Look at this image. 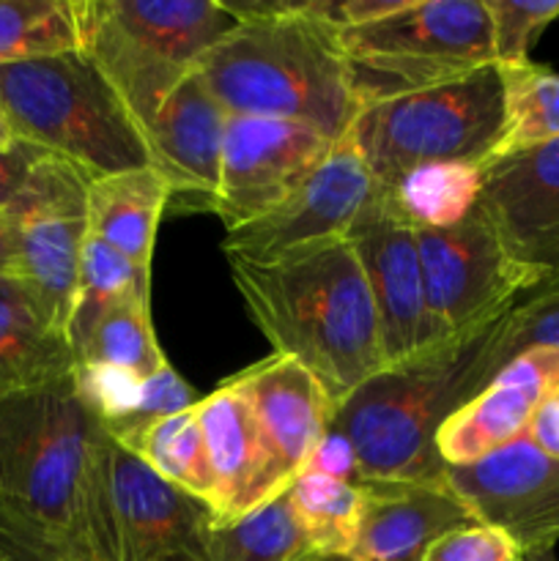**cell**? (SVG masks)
Instances as JSON below:
<instances>
[{"label": "cell", "mask_w": 559, "mask_h": 561, "mask_svg": "<svg viewBox=\"0 0 559 561\" xmlns=\"http://www.w3.org/2000/svg\"><path fill=\"white\" fill-rule=\"evenodd\" d=\"M414 233L425 305L444 340L488 327L515 305V296L540 285L510 255L480 203L453 228Z\"/></svg>", "instance_id": "obj_9"}, {"label": "cell", "mask_w": 559, "mask_h": 561, "mask_svg": "<svg viewBox=\"0 0 559 561\" xmlns=\"http://www.w3.org/2000/svg\"><path fill=\"white\" fill-rule=\"evenodd\" d=\"M515 561H557V557H554V548H548V551H521Z\"/></svg>", "instance_id": "obj_40"}, {"label": "cell", "mask_w": 559, "mask_h": 561, "mask_svg": "<svg viewBox=\"0 0 559 561\" xmlns=\"http://www.w3.org/2000/svg\"><path fill=\"white\" fill-rule=\"evenodd\" d=\"M11 140H14V131H11L9 121H5L3 107H0V146H9Z\"/></svg>", "instance_id": "obj_41"}, {"label": "cell", "mask_w": 559, "mask_h": 561, "mask_svg": "<svg viewBox=\"0 0 559 561\" xmlns=\"http://www.w3.org/2000/svg\"><path fill=\"white\" fill-rule=\"evenodd\" d=\"M0 561H88L47 531L0 510Z\"/></svg>", "instance_id": "obj_36"}, {"label": "cell", "mask_w": 559, "mask_h": 561, "mask_svg": "<svg viewBox=\"0 0 559 561\" xmlns=\"http://www.w3.org/2000/svg\"><path fill=\"white\" fill-rule=\"evenodd\" d=\"M312 561H354V559H349V557H318Z\"/></svg>", "instance_id": "obj_42"}, {"label": "cell", "mask_w": 559, "mask_h": 561, "mask_svg": "<svg viewBox=\"0 0 559 561\" xmlns=\"http://www.w3.org/2000/svg\"><path fill=\"white\" fill-rule=\"evenodd\" d=\"M526 438L543 455L559 460V387L540 400L526 427Z\"/></svg>", "instance_id": "obj_38"}, {"label": "cell", "mask_w": 559, "mask_h": 561, "mask_svg": "<svg viewBox=\"0 0 559 561\" xmlns=\"http://www.w3.org/2000/svg\"><path fill=\"white\" fill-rule=\"evenodd\" d=\"M228 263L274 354L310 370L334 411L387 367L370 288L349 239L299 247L272 263Z\"/></svg>", "instance_id": "obj_2"}, {"label": "cell", "mask_w": 559, "mask_h": 561, "mask_svg": "<svg viewBox=\"0 0 559 561\" xmlns=\"http://www.w3.org/2000/svg\"><path fill=\"white\" fill-rule=\"evenodd\" d=\"M559 387V351H526L504 365L475 400L455 411L436 436L444 466H471L526 436L532 414Z\"/></svg>", "instance_id": "obj_19"}, {"label": "cell", "mask_w": 559, "mask_h": 561, "mask_svg": "<svg viewBox=\"0 0 559 561\" xmlns=\"http://www.w3.org/2000/svg\"><path fill=\"white\" fill-rule=\"evenodd\" d=\"M518 553L521 548L502 529L475 524L438 537L422 561H515Z\"/></svg>", "instance_id": "obj_35"}, {"label": "cell", "mask_w": 559, "mask_h": 561, "mask_svg": "<svg viewBox=\"0 0 559 561\" xmlns=\"http://www.w3.org/2000/svg\"><path fill=\"white\" fill-rule=\"evenodd\" d=\"M0 510L88 561H121L113 438L77 392L75 373L0 398Z\"/></svg>", "instance_id": "obj_1"}, {"label": "cell", "mask_w": 559, "mask_h": 561, "mask_svg": "<svg viewBox=\"0 0 559 561\" xmlns=\"http://www.w3.org/2000/svg\"><path fill=\"white\" fill-rule=\"evenodd\" d=\"M236 16L197 64L228 115L290 121L340 142L360 115L340 31L305 11V0H236Z\"/></svg>", "instance_id": "obj_3"}, {"label": "cell", "mask_w": 559, "mask_h": 561, "mask_svg": "<svg viewBox=\"0 0 559 561\" xmlns=\"http://www.w3.org/2000/svg\"><path fill=\"white\" fill-rule=\"evenodd\" d=\"M338 142L290 121L228 115L214 211L236 230L272 211Z\"/></svg>", "instance_id": "obj_11"}, {"label": "cell", "mask_w": 559, "mask_h": 561, "mask_svg": "<svg viewBox=\"0 0 559 561\" xmlns=\"http://www.w3.org/2000/svg\"><path fill=\"white\" fill-rule=\"evenodd\" d=\"M113 513L121 561H208L212 507L115 442Z\"/></svg>", "instance_id": "obj_14"}, {"label": "cell", "mask_w": 559, "mask_h": 561, "mask_svg": "<svg viewBox=\"0 0 559 561\" xmlns=\"http://www.w3.org/2000/svg\"><path fill=\"white\" fill-rule=\"evenodd\" d=\"M225 383H230L255 414L269 453L272 491L280 496L310 469L332 425V400L310 370L283 354L250 365Z\"/></svg>", "instance_id": "obj_15"}, {"label": "cell", "mask_w": 559, "mask_h": 561, "mask_svg": "<svg viewBox=\"0 0 559 561\" xmlns=\"http://www.w3.org/2000/svg\"><path fill=\"white\" fill-rule=\"evenodd\" d=\"M208 561H312L316 548L301 531L288 493L263 507L214 526L206 546Z\"/></svg>", "instance_id": "obj_27"}, {"label": "cell", "mask_w": 559, "mask_h": 561, "mask_svg": "<svg viewBox=\"0 0 559 561\" xmlns=\"http://www.w3.org/2000/svg\"><path fill=\"white\" fill-rule=\"evenodd\" d=\"M192 405H197L195 392L186 387L184 378H181L168 362V365L159 367L151 378H142L140 398H137L135 409H132L124 420L104 427V433H107L115 444L129 449L132 444H135L142 433L151 431L157 422L181 414V411H190Z\"/></svg>", "instance_id": "obj_34"}, {"label": "cell", "mask_w": 559, "mask_h": 561, "mask_svg": "<svg viewBox=\"0 0 559 561\" xmlns=\"http://www.w3.org/2000/svg\"><path fill=\"white\" fill-rule=\"evenodd\" d=\"M480 206L537 283L559 277V140L486 164Z\"/></svg>", "instance_id": "obj_16"}, {"label": "cell", "mask_w": 559, "mask_h": 561, "mask_svg": "<svg viewBox=\"0 0 559 561\" xmlns=\"http://www.w3.org/2000/svg\"><path fill=\"white\" fill-rule=\"evenodd\" d=\"M444 480L480 524L502 529L521 551L559 542V460L526 436L471 466H447Z\"/></svg>", "instance_id": "obj_12"}, {"label": "cell", "mask_w": 559, "mask_h": 561, "mask_svg": "<svg viewBox=\"0 0 559 561\" xmlns=\"http://www.w3.org/2000/svg\"><path fill=\"white\" fill-rule=\"evenodd\" d=\"M214 480V526L230 524L263 507L272 491L269 453L247 400L230 383L206 394L195 405Z\"/></svg>", "instance_id": "obj_20"}, {"label": "cell", "mask_w": 559, "mask_h": 561, "mask_svg": "<svg viewBox=\"0 0 559 561\" xmlns=\"http://www.w3.org/2000/svg\"><path fill=\"white\" fill-rule=\"evenodd\" d=\"M285 493L318 557H349L360 529V485L307 469Z\"/></svg>", "instance_id": "obj_28"}, {"label": "cell", "mask_w": 559, "mask_h": 561, "mask_svg": "<svg viewBox=\"0 0 559 561\" xmlns=\"http://www.w3.org/2000/svg\"><path fill=\"white\" fill-rule=\"evenodd\" d=\"M557 348L559 351V277L532 288V296L515 301L504 312L493 340V370H502L526 351Z\"/></svg>", "instance_id": "obj_32"}, {"label": "cell", "mask_w": 559, "mask_h": 561, "mask_svg": "<svg viewBox=\"0 0 559 561\" xmlns=\"http://www.w3.org/2000/svg\"><path fill=\"white\" fill-rule=\"evenodd\" d=\"M345 239L367 277L387 367L442 343L425 305L417 233L387 211L381 192L376 190Z\"/></svg>", "instance_id": "obj_13"}, {"label": "cell", "mask_w": 559, "mask_h": 561, "mask_svg": "<svg viewBox=\"0 0 559 561\" xmlns=\"http://www.w3.org/2000/svg\"><path fill=\"white\" fill-rule=\"evenodd\" d=\"M16 228L14 279L33 299L44 321L69 337L80 299V261L85 219H27Z\"/></svg>", "instance_id": "obj_21"}, {"label": "cell", "mask_w": 559, "mask_h": 561, "mask_svg": "<svg viewBox=\"0 0 559 561\" xmlns=\"http://www.w3.org/2000/svg\"><path fill=\"white\" fill-rule=\"evenodd\" d=\"M356 485L362 515L349 553L354 561H422L438 537L480 524L447 482L362 480Z\"/></svg>", "instance_id": "obj_18"}, {"label": "cell", "mask_w": 559, "mask_h": 561, "mask_svg": "<svg viewBox=\"0 0 559 561\" xmlns=\"http://www.w3.org/2000/svg\"><path fill=\"white\" fill-rule=\"evenodd\" d=\"M49 151L33 146V142L14 140L9 146H0V211H9L11 203L20 197V192L25 190L27 179L36 170V164L47 157Z\"/></svg>", "instance_id": "obj_37"}, {"label": "cell", "mask_w": 559, "mask_h": 561, "mask_svg": "<svg viewBox=\"0 0 559 561\" xmlns=\"http://www.w3.org/2000/svg\"><path fill=\"white\" fill-rule=\"evenodd\" d=\"M499 66V64H497ZM504 85V126L488 164L559 140V75L548 66H499Z\"/></svg>", "instance_id": "obj_26"}, {"label": "cell", "mask_w": 559, "mask_h": 561, "mask_svg": "<svg viewBox=\"0 0 559 561\" xmlns=\"http://www.w3.org/2000/svg\"><path fill=\"white\" fill-rule=\"evenodd\" d=\"M124 296L151 299V274L140 272L124 252L104 239L85 233L80 261V299L71 318L69 343L75 345L88 332V327Z\"/></svg>", "instance_id": "obj_31"}, {"label": "cell", "mask_w": 559, "mask_h": 561, "mask_svg": "<svg viewBox=\"0 0 559 561\" xmlns=\"http://www.w3.org/2000/svg\"><path fill=\"white\" fill-rule=\"evenodd\" d=\"M0 107L14 137L66 159L91 181L151 168L146 135L82 49L0 66Z\"/></svg>", "instance_id": "obj_5"}, {"label": "cell", "mask_w": 559, "mask_h": 561, "mask_svg": "<svg viewBox=\"0 0 559 561\" xmlns=\"http://www.w3.org/2000/svg\"><path fill=\"white\" fill-rule=\"evenodd\" d=\"M75 16L80 49L146 137L164 99L239 22L217 0H75Z\"/></svg>", "instance_id": "obj_6"}, {"label": "cell", "mask_w": 559, "mask_h": 561, "mask_svg": "<svg viewBox=\"0 0 559 561\" xmlns=\"http://www.w3.org/2000/svg\"><path fill=\"white\" fill-rule=\"evenodd\" d=\"M376 190L378 181L343 137L272 211L228 230L223 241L225 255L247 263H272L299 247L345 239Z\"/></svg>", "instance_id": "obj_10"}, {"label": "cell", "mask_w": 559, "mask_h": 561, "mask_svg": "<svg viewBox=\"0 0 559 561\" xmlns=\"http://www.w3.org/2000/svg\"><path fill=\"white\" fill-rule=\"evenodd\" d=\"M75 367L69 337L44 321L20 279L0 277V398L47 387Z\"/></svg>", "instance_id": "obj_23"}, {"label": "cell", "mask_w": 559, "mask_h": 561, "mask_svg": "<svg viewBox=\"0 0 559 561\" xmlns=\"http://www.w3.org/2000/svg\"><path fill=\"white\" fill-rule=\"evenodd\" d=\"M387 211L411 230L453 228L469 217L482 195V168L460 162L422 164L378 184Z\"/></svg>", "instance_id": "obj_24"}, {"label": "cell", "mask_w": 559, "mask_h": 561, "mask_svg": "<svg viewBox=\"0 0 559 561\" xmlns=\"http://www.w3.org/2000/svg\"><path fill=\"white\" fill-rule=\"evenodd\" d=\"M502 318L384 367L334 411L329 431L349 442L356 482H447L436 436L497 378L491 351Z\"/></svg>", "instance_id": "obj_4"}, {"label": "cell", "mask_w": 559, "mask_h": 561, "mask_svg": "<svg viewBox=\"0 0 559 561\" xmlns=\"http://www.w3.org/2000/svg\"><path fill=\"white\" fill-rule=\"evenodd\" d=\"M77 365L110 367L151 378L168 365L151 327V299L124 296L113 301L75 345Z\"/></svg>", "instance_id": "obj_25"}, {"label": "cell", "mask_w": 559, "mask_h": 561, "mask_svg": "<svg viewBox=\"0 0 559 561\" xmlns=\"http://www.w3.org/2000/svg\"><path fill=\"white\" fill-rule=\"evenodd\" d=\"M16 268V228L9 214L0 211V277H14Z\"/></svg>", "instance_id": "obj_39"}, {"label": "cell", "mask_w": 559, "mask_h": 561, "mask_svg": "<svg viewBox=\"0 0 559 561\" xmlns=\"http://www.w3.org/2000/svg\"><path fill=\"white\" fill-rule=\"evenodd\" d=\"M228 110L214 99L197 71H192L162 102L151 129V168L168 179L173 211H214L223 170V142Z\"/></svg>", "instance_id": "obj_17"}, {"label": "cell", "mask_w": 559, "mask_h": 561, "mask_svg": "<svg viewBox=\"0 0 559 561\" xmlns=\"http://www.w3.org/2000/svg\"><path fill=\"white\" fill-rule=\"evenodd\" d=\"M502 126V71L488 64L458 80L367 104L345 140L384 186L422 164L486 168Z\"/></svg>", "instance_id": "obj_7"}, {"label": "cell", "mask_w": 559, "mask_h": 561, "mask_svg": "<svg viewBox=\"0 0 559 561\" xmlns=\"http://www.w3.org/2000/svg\"><path fill=\"white\" fill-rule=\"evenodd\" d=\"M80 49L75 0H0V66Z\"/></svg>", "instance_id": "obj_30"}, {"label": "cell", "mask_w": 559, "mask_h": 561, "mask_svg": "<svg viewBox=\"0 0 559 561\" xmlns=\"http://www.w3.org/2000/svg\"><path fill=\"white\" fill-rule=\"evenodd\" d=\"M129 453L146 460L159 477L179 485L181 491L192 493L208 507L214 504V480L195 405L190 411L157 422L151 431H146L132 444Z\"/></svg>", "instance_id": "obj_29"}, {"label": "cell", "mask_w": 559, "mask_h": 561, "mask_svg": "<svg viewBox=\"0 0 559 561\" xmlns=\"http://www.w3.org/2000/svg\"><path fill=\"white\" fill-rule=\"evenodd\" d=\"M362 107L497 64L486 0H406L395 14L340 31Z\"/></svg>", "instance_id": "obj_8"}, {"label": "cell", "mask_w": 559, "mask_h": 561, "mask_svg": "<svg viewBox=\"0 0 559 561\" xmlns=\"http://www.w3.org/2000/svg\"><path fill=\"white\" fill-rule=\"evenodd\" d=\"M170 203V184L157 168L104 175L88 186V233L124 252L140 272L151 274L159 219Z\"/></svg>", "instance_id": "obj_22"}, {"label": "cell", "mask_w": 559, "mask_h": 561, "mask_svg": "<svg viewBox=\"0 0 559 561\" xmlns=\"http://www.w3.org/2000/svg\"><path fill=\"white\" fill-rule=\"evenodd\" d=\"M486 5L499 66L526 64L540 33L559 16V0H486Z\"/></svg>", "instance_id": "obj_33"}]
</instances>
